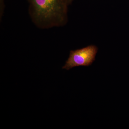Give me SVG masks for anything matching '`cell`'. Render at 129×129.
<instances>
[{
    "mask_svg": "<svg viewBox=\"0 0 129 129\" xmlns=\"http://www.w3.org/2000/svg\"><path fill=\"white\" fill-rule=\"evenodd\" d=\"M29 13L38 27H63L68 23L69 0H27Z\"/></svg>",
    "mask_w": 129,
    "mask_h": 129,
    "instance_id": "obj_1",
    "label": "cell"
},
{
    "mask_svg": "<svg viewBox=\"0 0 129 129\" xmlns=\"http://www.w3.org/2000/svg\"><path fill=\"white\" fill-rule=\"evenodd\" d=\"M98 51L97 47L93 45L70 51L69 57L62 68L69 70L74 67L90 66L95 61Z\"/></svg>",
    "mask_w": 129,
    "mask_h": 129,
    "instance_id": "obj_2",
    "label": "cell"
},
{
    "mask_svg": "<svg viewBox=\"0 0 129 129\" xmlns=\"http://www.w3.org/2000/svg\"><path fill=\"white\" fill-rule=\"evenodd\" d=\"M74 0H69V3L70 5H71V4L72 3V2H73V1Z\"/></svg>",
    "mask_w": 129,
    "mask_h": 129,
    "instance_id": "obj_4",
    "label": "cell"
},
{
    "mask_svg": "<svg viewBox=\"0 0 129 129\" xmlns=\"http://www.w3.org/2000/svg\"><path fill=\"white\" fill-rule=\"evenodd\" d=\"M1 2V13H3L5 8V0H0Z\"/></svg>",
    "mask_w": 129,
    "mask_h": 129,
    "instance_id": "obj_3",
    "label": "cell"
}]
</instances>
